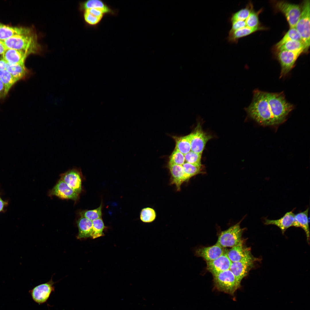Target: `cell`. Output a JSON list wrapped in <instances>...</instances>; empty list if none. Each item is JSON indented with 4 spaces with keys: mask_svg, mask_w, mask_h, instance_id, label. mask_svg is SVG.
<instances>
[{
    "mask_svg": "<svg viewBox=\"0 0 310 310\" xmlns=\"http://www.w3.org/2000/svg\"><path fill=\"white\" fill-rule=\"evenodd\" d=\"M185 162L184 155L175 149L170 157L168 164L182 165Z\"/></svg>",
    "mask_w": 310,
    "mask_h": 310,
    "instance_id": "cell-37",
    "label": "cell"
},
{
    "mask_svg": "<svg viewBox=\"0 0 310 310\" xmlns=\"http://www.w3.org/2000/svg\"><path fill=\"white\" fill-rule=\"evenodd\" d=\"M278 51H287L292 52L302 51H306L304 43L297 40H291L286 42L277 49Z\"/></svg>",
    "mask_w": 310,
    "mask_h": 310,
    "instance_id": "cell-28",
    "label": "cell"
},
{
    "mask_svg": "<svg viewBox=\"0 0 310 310\" xmlns=\"http://www.w3.org/2000/svg\"><path fill=\"white\" fill-rule=\"evenodd\" d=\"M240 224L238 222L221 232L216 243L224 248H232L238 245L242 239L245 230L241 228Z\"/></svg>",
    "mask_w": 310,
    "mask_h": 310,
    "instance_id": "cell-6",
    "label": "cell"
},
{
    "mask_svg": "<svg viewBox=\"0 0 310 310\" xmlns=\"http://www.w3.org/2000/svg\"><path fill=\"white\" fill-rule=\"evenodd\" d=\"M292 211L287 212L281 218L277 220L264 219V224L266 225H274L279 227L282 234H284L286 230L289 227L294 226L295 214Z\"/></svg>",
    "mask_w": 310,
    "mask_h": 310,
    "instance_id": "cell-18",
    "label": "cell"
},
{
    "mask_svg": "<svg viewBox=\"0 0 310 310\" xmlns=\"http://www.w3.org/2000/svg\"><path fill=\"white\" fill-rule=\"evenodd\" d=\"M244 239H242L236 246L229 250H226V254L232 262L239 261L251 254V248L245 245Z\"/></svg>",
    "mask_w": 310,
    "mask_h": 310,
    "instance_id": "cell-17",
    "label": "cell"
},
{
    "mask_svg": "<svg viewBox=\"0 0 310 310\" xmlns=\"http://www.w3.org/2000/svg\"><path fill=\"white\" fill-rule=\"evenodd\" d=\"M32 30L28 28L11 27L0 24V40H4L15 36L26 34Z\"/></svg>",
    "mask_w": 310,
    "mask_h": 310,
    "instance_id": "cell-21",
    "label": "cell"
},
{
    "mask_svg": "<svg viewBox=\"0 0 310 310\" xmlns=\"http://www.w3.org/2000/svg\"><path fill=\"white\" fill-rule=\"evenodd\" d=\"M225 249L216 243L211 246L196 248L194 250V253L195 256L203 258L207 262L219 257L224 253Z\"/></svg>",
    "mask_w": 310,
    "mask_h": 310,
    "instance_id": "cell-13",
    "label": "cell"
},
{
    "mask_svg": "<svg viewBox=\"0 0 310 310\" xmlns=\"http://www.w3.org/2000/svg\"><path fill=\"white\" fill-rule=\"evenodd\" d=\"M248 115L261 125H276L267 100L266 92L258 90L253 92L252 102L245 108Z\"/></svg>",
    "mask_w": 310,
    "mask_h": 310,
    "instance_id": "cell-1",
    "label": "cell"
},
{
    "mask_svg": "<svg viewBox=\"0 0 310 310\" xmlns=\"http://www.w3.org/2000/svg\"><path fill=\"white\" fill-rule=\"evenodd\" d=\"M277 58L281 66L280 77L285 76L292 69L300 55L303 51L296 52L287 51H278Z\"/></svg>",
    "mask_w": 310,
    "mask_h": 310,
    "instance_id": "cell-10",
    "label": "cell"
},
{
    "mask_svg": "<svg viewBox=\"0 0 310 310\" xmlns=\"http://www.w3.org/2000/svg\"><path fill=\"white\" fill-rule=\"evenodd\" d=\"M92 230L91 238L95 239L104 235L103 232L105 228L102 218L92 221Z\"/></svg>",
    "mask_w": 310,
    "mask_h": 310,
    "instance_id": "cell-33",
    "label": "cell"
},
{
    "mask_svg": "<svg viewBox=\"0 0 310 310\" xmlns=\"http://www.w3.org/2000/svg\"><path fill=\"white\" fill-rule=\"evenodd\" d=\"M156 217L155 210L150 207H147L142 209L140 212V219L145 223H150L153 222Z\"/></svg>",
    "mask_w": 310,
    "mask_h": 310,
    "instance_id": "cell-32",
    "label": "cell"
},
{
    "mask_svg": "<svg viewBox=\"0 0 310 310\" xmlns=\"http://www.w3.org/2000/svg\"><path fill=\"white\" fill-rule=\"evenodd\" d=\"M7 49L3 41L0 40V55H3Z\"/></svg>",
    "mask_w": 310,
    "mask_h": 310,
    "instance_id": "cell-40",
    "label": "cell"
},
{
    "mask_svg": "<svg viewBox=\"0 0 310 310\" xmlns=\"http://www.w3.org/2000/svg\"><path fill=\"white\" fill-rule=\"evenodd\" d=\"M171 176L170 183L174 185L177 190L180 191L182 184L188 181L182 165L168 164Z\"/></svg>",
    "mask_w": 310,
    "mask_h": 310,
    "instance_id": "cell-19",
    "label": "cell"
},
{
    "mask_svg": "<svg viewBox=\"0 0 310 310\" xmlns=\"http://www.w3.org/2000/svg\"><path fill=\"white\" fill-rule=\"evenodd\" d=\"M91 8H100L107 11L109 15L116 16L118 10L113 8L106 2L101 0H88L82 2L80 4V9L82 10Z\"/></svg>",
    "mask_w": 310,
    "mask_h": 310,
    "instance_id": "cell-22",
    "label": "cell"
},
{
    "mask_svg": "<svg viewBox=\"0 0 310 310\" xmlns=\"http://www.w3.org/2000/svg\"><path fill=\"white\" fill-rule=\"evenodd\" d=\"M202 154L190 151L184 155L186 162L198 166H202L201 162Z\"/></svg>",
    "mask_w": 310,
    "mask_h": 310,
    "instance_id": "cell-36",
    "label": "cell"
},
{
    "mask_svg": "<svg viewBox=\"0 0 310 310\" xmlns=\"http://www.w3.org/2000/svg\"><path fill=\"white\" fill-rule=\"evenodd\" d=\"M102 205L101 204L97 208L92 210L83 211L80 213L81 216L90 220H93L101 218Z\"/></svg>",
    "mask_w": 310,
    "mask_h": 310,
    "instance_id": "cell-35",
    "label": "cell"
},
{
    "mask_svg": "<svg viewBox=\"0 0 310 310\" xmlns=\"http://www.w3.org/2000/svg\"><path fill=\"white\" fill-rule=\"evenodd\" d=\"M267 100L276 125L284 122L293 109L294 106L288 102L283 92H266Z\"/></svg>",
    "mask_w": 310,
    "mask_h": 310,
    "instance_id": "cell-3",
    "label": "cell"
},
{
    "mask_svg": "<svg viewBox=\"0 0 310 310\" xmlns=\"http://www.w3.org/2000/svg\"><path fill=\"white\" fill-rule=\"evenodd\" d=\"M49 195L55 196L62 199L76 200L79 194L60 179L56 185L49 191Z\"/></svg>",
    "mask_w": 310,
    "mask_h": 310,
    "instance_id": "cell-14",
    "label": "cell"
},
{
    "mask_svg": "<svg viewBox=\"0 0 310 310\" xmlns=\"http://www.w3.org/2000/svg\"><path fill=\"white\" fill-rule=\"evenodd\" d=\"M226 250L218 258L206 262V269L212 275L230 269L232 262L226 254Z\"/></svg>",
    "mask_w": 310,
    "mask_h": 310,
    "instance_id": "cell-16",
    "label": "cell"
},
{
    "mask_svg": "<svg viewBox=\"0 0 310 310\" xmlns=\"http://www.w3.org/2000/svg\"><path fill=\"white\" fill-rule=\"evenodd\" d=\"M253 9L252 5L249 3L245 8L232 14L230 18V22L237 21H245Z\"/></svg>",
    "mask_w": 310,
    "mask_h": 310,
    "instance_id": "cell-31",
    "label": "cell"
},
{
    "mask_svg": "<svg viewBox=\"0 0 310 310\" xmlns=\"http://www.w3.org/2000/svg\"><path fill=\"white\" fill-rule=\"evenodd\" d=\"M175 142V149L185 155L191 150L190 134L185 136H173Z\"/></svg>",
    "mask_w": 310,
    "mask_h": 310,
    "instance_id": "cell-26",
    "label": "cell"
},
{
    "mask_svg": "<svg viewBox=\"0 0 310 310\" xmlns=\"http://www.w3.org/2000/svg\"><path fill=\"white\" fill-rule=\"evenodd\" d=\"M109 15L106 10L100 8H91L84 10L83 18L86 24L89 26L96 28L104 17Z\"/></svg>",
    "mask_w": 310,
    "mask_h": 310,
    "instance_id": "cell-15",
    "label": "cell"
},
{
    "mask_svg": "<svg viewBox=\"0 0 310 310\" xmlns=\"http://www.w3.org/2000/svg\"><path fill=\"white\" fill-rule=\"evenodd\" d=\"M260 11L256 12L253 9L249 16L245 20L246 26L250 28H254L259 26V14Z\"/></svg>",
    "mask_w": 310,
    "mask_h": 310,
    "instance_id": "cell-38",
    "label": "cell"
},
{
    "mask_svg": "<svg viewBox=\"0 0 310 310\" xmlns=\"http://www.w3.org/2000/svg\"><path fill=\"white\" fill-rule=\"evenodd\" d=\"M79 232L77 238L82 239L91 237L92 230V221L81 216L77 222Z\"/></svg>",
    "mask_w": 310,
    "mask_h": 310,
    "instance_id": "cell-23",
    "label": "cell"
},
{
    "mask_svg": "<svg viewBox=\"0 0 310 310\" xmlns=\"http://www.w3.org/2000/svg\"><path fill=\"white\" fill-rule=\"evenodd\" d=\"M309 210V208H308L304 211L300 212L295 215L294 226L296 227H301L304 230L308 242L309 239V229L308 218Z\"/></svg>",
    "mask_w": 310,
    "mask_h": 310,
    "instance_id": "cell-25",
    "label": "cell"
},
{
    "mask_svg": "<svg viewBox=\"0 0 310 310\" xmlns=\"http://www.w3.org/2000/svg\"><path fill=\"white\" fill-rule=\"evenodd\" d=\"M187 178L191 177L202 173V166H198L185 162L182 165Z\"/></svg>",
    "mask_w": 310,
    "mask_h": 310,
    "instance_id": "cell-34",
    "label": "cell"
},
{
    "mask_svg": "<svg viewBox=\"0 0 310 310\" xmlns=\"http://www.w3.org/2000/svg\"><path fill=\"white\" fill-rule=\"evenodd\" d=\"M2 40L7 49L22 51L29 55L39 53L41 50L37 35L33 30L28 33L15 36Z\"/></svg>",
    "mask_w": 310,
    "mask_h": 310,
    "instance_id": "cell-2",
    "label": "cell"
},
{
    "mask_svg": "<svg viewBox=\"0 0 310 310\" xmlns=\"http://www.w3.org/2000/svg\"><path fill=\"white\" fill-rule=\"evenodd\" d=\"M29 54L22 51L7 49L2 55V58L11 65L24 64L25 60Z\"/></svg>",
    "mask_w": 310,
    "mask_h": 310,
    "instance_id": "cell-20",
    "label": "cell"
},
{
    "mask_svg": "<svg viewBox=\"0 0 310 310\" xmlns=\"http://www.w3.org/2000/svg\"><path fill=\"white\" fill-rule=\"evenodd\" d=\"M55 283L52 278L49 281L38 285L30 290L29 292L33 300L39 304L45 303L51 293L55 291Z\"/></svg>",
    "mask_w": 310,
    "mask_h": 310,
    "instance_id": "cell-9",
    "label": "cell"
},
{
    "mask_svg": "<svg viewBox=\"0 0 310 310\" xmlns=\"http://www.w3.org/2000/svg\"><path fill=\"white\" fill-rule=\"evenodd\" d=\"M276 9L284 14L290 28H295L301 14V7L299 5L284 1H277L274 3Z\"/></svg>",
    "mask_w": 310,
    "mask_h": 310,
    "instance_id": "cell-7",
    "label": "cell"
},
{
    "mask_svg": "<svg viewBox=\"0 0 310 310\" xmlns=\"http://www.w3.org/2000/svg\"><path fill=\"white\" fill-rule=\"evenodd\" d=\"M6 70L18 81L24 77L27 71L24 64L11 65L7 63Z\"/></svg>",
    "mask_w": 310,
    "mask_h": 310,
    "instance_id": "cell-27",
    "label": "cell"
},
{
    "mask_svg": "<svg viewBox=\"0 0 310 310\" xmlns=\"http://www.w3.org/2000/svg\"><path fill=\"white\" fill-rule=\"evenodd\" d=\"M291 40H297L303 42L300 34L295 28H290L282 38L276 44V49L286 42Z\"/></svg>",
    "mask_w": 310,
    "mask_h": 310,
    "instance_id": "cell-30",
    "label": "cell"
},
{
    "mask_svg": "<svg viewBox=\"0 0 310 310\" xmlns=\"http://www.w3.org/2000/svg\"><path fill=\"white\" fill-rule=\"evenodd\" d=\"M4 86L2 82L0 80V98L3 95L4 96Z\"/></svg>",
    "mask_w": 310,
    "mask_h": 310,
    "instance_id": "cell-42",
    "label": "cell"
},
{
    "mask_svg": "<svg viewBox=\"0 0 310 310\" xmlns=\"http://www.w3.org/2000/svg\"><path fill=\"white\" fill-rule=\"evenodd\" d=\"M263 27L258 26L250 28L246 26L232 32H229L228 41L231 43H237L240 38L245 37L258 30L264 29Z\"/></svg>",
    "mask_w": 310,
    "mask_h": 310,
    "instance_id": "cell-24",
    "label": "cell"
},
{
    "mask_svg": "<svg viewBox=\"0 0 310 310\" xmlns=\"http://www.w3.org/2000/svg\"><path fill=\"white\" fill-rule=\"evenodd\" d=\"M7 63L3 58L0 59V71L6 69Z\"/></svg>",
    "mask_w": 310,
    "mask_h": 310,
    "instance_id": "cell-39",
    "label": "cell"
},
{
    "mask_svg": "<svg viewBox=\"0 0 310 310\" xmlns=\"http://www.w3.org/2000/svg\"><path fill=\"white\" fill-rule=\"evenodd\" d=\"M301 7L300 16L295 28L300 34L307 51L310 46V0L304 1Z\"/></svg>",
    "mask_w": 310,
    "mask_h": 310,
    "instance_id": "cell-5",
    "label": "cell"
},
{
    "mask_svg": "<svg viewBox=\"0 0 310 310\" xmlns=\"http://www.w3.org/2000/svg\"><path fill=\"white\" fill-rule=\"evenodd\" d=\"M60 179L77 193L82 191V174L80 169L73 168L60 175Z\"/></svg>",
    "mask_w": 310,
    "mask_h": 310,
    "instance_id": "cell-12",
    "label": "cell"
},
{
    "mask_svg": "<svg viewBox=\"0 0 310 310\" xmlns=\"http://www.w3.org/2000/svg\"><path fill=\"white\" fill-rule=\"evenodd\" d=\"M189 134L191 151L202 154L207 142L212 136L202 130L200 123Z\"/></svg>",
    "mask_w": 310,
    "mask_h": 310,
    "instance_id": "cell-11",
    "label": "cell"
},
{
    "mask_svg": "<svg viewBox=\"0 0 310 310\" xmlns=\"http://www.w3.org/2000/svg\"><path fill=\"white\" fill-rule=\"evenodd\" d=\"M259 260V259L251 254L239 261L232 262L229 270L241 283L242 280L248 275Z\"/></svg>",
    "mask_w": 310,
    "mask_h": 310,
    "instance_id": "cell-8",
    "label": "cell"
},
{
    "mask_svg": "<svg viewBox=\"0 0 310 310\" xmlns=\"http://www.w3.org/2000/svg\"><path fill=\"white\" fill-rule=\"evenodd\" d=\"M212 275L214 286L220 291L233 295L241 286V283L229 269Z\"/></svg>",
    "mask_w": 310,
    "mask_h": 310,
    "instance_id": "cell-4",
    "label": "cell"
},
{
    "mask_svg": "<svg viewBox=\"0 0 310 310\" xmlns=\"http://www.w3.org/2000/svg\"><path fill=\"white\" fill-rule=\"evenodd\" d=\"M7 202L3 200L0 196V212L4 211L5 207L7 204Z\"/></svg>",
    "mask_w": 310,
    "mask_h": 310,
    "instance_id": "cell-41",
    "label": "cell"
},
{
    "mask_svg": "<svg viewBox=\"0 0 310 310\" xmlns=\"http://www.w3.org/2000/svg\"><path fill=\"white\" fill-rule=\"evenodd\" d=\"M0 80L4 87V96L7 94L11 87L18 81L6 69L0 71Z\"/></svg>",
    "mask_w": 310,
    "mask_h": 310,
    "instance_id": "cell-29",
    "label": "cell"
}]
</instances>
